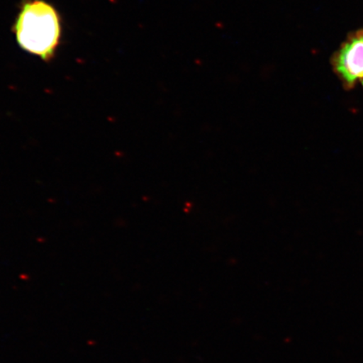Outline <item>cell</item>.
<instances>
[{
  "label": "cell",
  "instance_id": "obj_1",
  "mask_svg": "<svg viewBox=\"0 0 363 363\" xmlns=\"http://www.w3.org/2000/svg\"><path fill=\"white\" fill-rule=\"evenodd\" d=\"M13 31L23 50L49 62L60 45L61 17L56 8L45 0H25Z\"/></svg>",
  "mask_w": 363,
  "mask_h": 363
},
{
  "label": "cell",
  "instance_id": "obj_2",
  "mask_svg": "<svg viewBox=\"0 0 363 363\" xmlns=\"http://www.w3.org/2000/svg\"><path fill=\"white\" fill-rule=\"evenodd\" d=\"M330 65L345 89L363 86V29L347 35L331 57Z\"/></svg>",
  "mask_w": 363,
  "mask_h": 363
}]
</instances>
